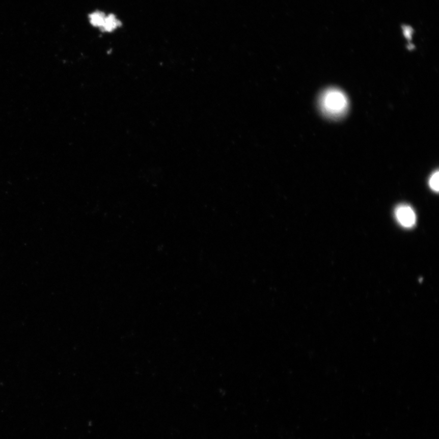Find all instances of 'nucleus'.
<instances>
[{
    "label": "nucleus",
    "instance_id": "obj_3",
    "mask_svg": "<svg viewBox=\"0 0 439 439\" xmlns=\"http://www.w3.org/2000/svg\"><path fill=\"white\" fill-rule=\"evenodd\" d=\"M120 25V22L117 19L115 15L111 14L105 18L103 26L101 30L103 32H111Z\"/></svg>",
    "mask_w": 439,
    "mask_h": 439
},
{
    "label": "nucleus",
    "instance_id": "obj_2",
    "mask_svg": "<svg viewBox=\"0 0 439 439\" xmlns=\"http://www.w3.org/2000/svg\"><path fill=\"white\" fill-rule=\"evenodd\" d=\"M397 221L404 228L413 227L416 222V215L413 209L408 205H400L395 210Z\"/></svg>",
    "mask_w": 439,
    "mask_h": 439
},
{
    "label": "nucleus",
    "instance_id": "obj_4",
    "mask_svg": "<svg viewBox=\"0 0 439 439\" xmlns=\"http://www.w3.org/2000/svg\"><path fill=\"white\" fill-rule=\"evenodd\" d=\"M89 18L92 25L100 28L101 29L103 26L106 15L103 12H96L90 15Z\"/></svg>",
    "mask_w": 439,
    "mask_h": 439
},
{
    "label": "nucleus",
    "instance_id": "obj_5",
    "mask_svg": "<svg viewBox=\"0 0 439 439\" xmlns=\"http://www.w3.org/2000/svg\"><path fill=\"white\" fill-rule=\"evenodd\" d=\"M438 172L434 173L431 176V178H429V187H431L432 190H433L435 191H438Z\"/></svg>",
    "mask_w": 439,
    "mask_h": 439
},
{
    "label": "nucleus",
    "instance_id": "obj_1",
    "mask_svg": "<svg viewBox=\"0 0 439 439\" xmlns=\"http://www.w3.org/2000/svg\"><path fill=\"white\" fill-rule=\"evenodd\" d=\"M318 105L324 115L332 119L344 116L349 107L347 96L338 88H329L321 93Z\"/></svg>",
    "mask_w": 439,
    "mask_h": 439
}]
</instances>
